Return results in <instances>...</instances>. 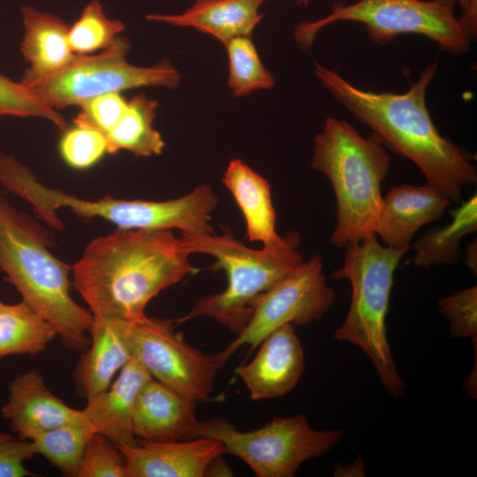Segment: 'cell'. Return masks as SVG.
Returning a JSON list of instances; mask_svg holds the SVG:
<instances>
[{
  "label": "cell",
  "instance_id": "3",
  "mask_svg": "<svg viewBox=\"0 0 477 477\" xmlns=\"http://www.w3.org/2000/svg\"><path fill=\"white\" fill-rule=\"evenodd\" d=\"M54 236L0 190V271L22 301L49 322L64 346L82 352L94 322L72 297V267L49 250Z\"/></svg>",
  "mask_w": 477,
  "mask_h": 477
},
{
  "label": "cell",
  "instance_id": "11",
  "mask_svg": "<svg viewBox=\"0 0 477 477\" xmlns=\"http://www.w3.org/2000/svg\"><path fill=\"white\" fill-rule=\"evenodd\" d=\"M129 344L132 358L153 379L196 403L210 398L221 368L216 353L189 344L176 331L173 320L147 316L130 321Z\"/></svg>",
  "mask_w": 477,
  "mask_h": 477
},
{
  "label": "cell",
  "instance_id": "13",
  "mask_svg": "<svg viewBox=\"0 0 477 477\" xmlns=\"http://www.w3.org/2000/svg\"><path fill=\"white\" fill-rule=\"evenodd\" d=\"M8 391V398L0 409L1 415L21 439L30 441L57 427L87 420L82 409L68 406L34 369L16 375Z\"/></svg>",
  "mask_w": 477,
  "mask_h": 477
},
{
  "label": "cell",
  "instance_id": "12",
  "mask_svg": "<svg viewBox=\"0 0 477 477\" xmlns=\"http://www.w3.org/2000/svg\"><path fill=\"white\" fill-rule=\"evenodd\" d=\"M254 359L236 368L253 400L282 397L297 385L305 369L302 344L292 324L267 335Z\"/></svg>",
  "mask_w": 477,
  "mask_h": 477
},
{
  "label": "cell",
  "instance_id": "14",
  "mask_svg": "<svg viewBox=\"0 0 477 477\" xmlns=\"http://www.w3.org/2000/svg\"><path fill=\"white\" fill-rule=\"evenodd\" d=\"M117 446L125 460L127 477H203L211 461L225 453L223 444L210 437L137 440L134 445Z\"/></svg>",
  "mask_w": 477,
  "mask_h": 477
},
{
  "label": "cell",
  "instance_id": "19",
  "mask_svg": "<svg viewBox=\"0 0 477 477\" xmlns=\"http://www.w3.org/2000/svg\"><path fill=\"white\" fill-rule=\"evenodd\" d=\"M24 36L21 53L29 64L20 83L28 87L33 82L54 74L70 63L75 54L68 40L69 26L59 17L37 11L30 5L21 8Z\"/></svg>",
  "mask_w": 477,
  "mask_h": 477
},
{
  "label": "cell",
  "instance_id": "10",
  "mask_svg": "<svg viewBox=\"0 0 477 477\" xmlns=\"http://www.w3.org/2000/svg\"><path fill=\"white\" fill-rule=\"evenodd\" d=\"M336 299L335 291L326 282L322 257L313 255L254 300L246 326L216 353L220 367L241 346L248 345L253 351L267 335L284 325L305 326L321 320Z\"/></svg>",
  "mask_w": 477,
  "mask_h": 477
},
{
  "label": "cell",
  "instance_id": "38",
  "mask_svg": "<svg viewBox=\"0 0 477 477\" xmlns=\"http://www.w3.org/2000/svg\"><path fill=\"white\" fill-rule=\"evenodd\" d=\"M309 2L310 0H295L296 4L303 6L307 5Z\"/></svg>",
  "mask_w": 477,
  "mask_h": 477
},
{
  "label": "cell",
  "instance_id": "39",
  "mask_svg": "<svg viewBox=\"0 0 477 477\" xmlns=\"http://www.w3.org/2000/svg\"><path fill=\"white\" fill-rule=\"evenodd\" d=\"M2 305H3V302L0 300V307H2Z\"/></svg>",
  "mask_w": 477,
  "mask_h": 477
},
{
  "label": "cell",
  "instance_id": "2",
  "mask_svg": "<svg viewBox=\"0 0 477 477\" xmlns=\"http://www.w3.org/2000/svg\"><path fill=\"white\" fill-rule=\"evenodd\" d=\"M171 230L117 228L95 238L72 267V284L95 317L140 321L161 292L198 272Z\"/></svg>",
  "mask_w": 477,
  "mask_h": 477
},
{
  "label": "cell",
  "instance_id": "26",
  "mask_svg": "<svg viewBox=\"0 0 477 477\" xmlns=\"http://www.w3.org/2000/svg\"><path fill=\"white\" fill-rule=\"evenodd\" d=\"M251 38L238 37L224 44L229 62L227 83L235 97L275 85L274 74L263 65Z\"/></svg>",
  "mask_w": 477,
  "mask_h": 477
},
{
  "label": "cell",
  "instance_id": "4",
  "mask_svg": "<svg viewBox=\"0 0 477 477\" xmlns=\"http://www.w3.org/2000/svg\"><path fill=\"white\" fill-rule=\"evenodd\" d=\"M390 162V153L375 134L364 137L344 119L326 118L314 137L311 166L327 177L335 193L332 246L344 248L375 235L382 185Z\"/></svg>",
  "mask_w": 477,
  "mask_h": 477
},
{
  "label": "cell",
  "instance_id": "31",
  "mask_svg": "<svg viewBox=\"0 0 477 477\" xmlns=\"http://www.w3.org/2000/svg\"><path fill=\"white\" fill-rule=\"evenodd\" d=\"M78 477H127L125 460L118 446L95 432L85 449Z\"/></svg>",
  "mask_w": 477,
  "mask_h": 477
},
{
  "label": "cell",
  "instance_id": "29",
  "mask_svg": "<svg viewBox=\"0 0 477 477\" xmlns=\"http://www.w3.org/2000/svg\"><path fill=\"white\" fill-rule=\"evenodd\" d=\"M59 152L70 167L77 170L87 169L107 153L106 137L92 127L74 125L63 132Z\"/></svg>",
  "mask_w": 477,
  "mask_h": 477
},
{
  "label": "cell",
  "instance_id": "6",
  "mask_svg": "<svg viewBox=\"0 0 477 477\" xmlns=\"http://www.w3.org/2000/svg\"><path fill=\"white\" fill-rule=\"evenodd\" d=\"M344 250L343 264L332 276L350 283L352 297L349 311L333 337L360 349L386 392L398 398L405 384L392 355L386 318L394 275L407 251L384 246L375 235Z\"/></svg>",
  "mask_w": 477,
  "mask_h": 477
},
{
  "label": "cell",
  "instance_id": "32",
  "mask_svg": "<svg viewBox=\"0 0 477 477\" xmlns=\"http://www.w3.org/2000/svg\"><path fill=\"white\" fill-rule=\"evenodd\" d=\"M127 102L119 92L96 96L82 103L74 125L89 126L106 135L123 115Z\"/></svg>",
  "mask_w": 477,
  "mask_h": 477
},
{
  "label": "cell",
  "instance_id": "34",
  "mask_svg": "<svg viewBox=\"0 0 477 477\" xmlns=\"http://www.w3.org/2000/svg\"><path fill=\"white\" fill-rule=\"evenodd\" d=\"M458 4L461 10L460 19L475 41L477 37V0H458Z\"/></svg>",
  "mask_w": 477,
  "mask_h": 477
},
{
  "label": "cell",
  "instance_id": "15",
  "mask_svg": "<svg viewBox=\"0 0 477 477\" xmlns=\"http://www.w3.org/2000/svg\"><path fill=\"white\" fill-rule=\"evenodd\" d=\"M450 203L427 184L393 186L382 197L375 236L384 246L408 251L417 231L440 220Z\"/></svg>",
  "mask_w": 477,
  "mask_h": 477
},
{
  "label": "cell",
  "instance_id": "7",
  "mask_svg": "<svg viewBox=\"0 0 477 477\" xmlns=\"http://www.w3.org/2000/svg\"><path fill=\"white\" fill-rule=\"evenodd\" d=\"M458 0H359L335 3L331 11L315 20H305L294 28V40L303 50L312 48L325 26L352 21L364 25L368 39L386 45L400 34H419L433 41L453 56L468 53L473 41L467 26L455 14Z\"/></svg>",
  "mask_w": 477,
  "mask_h": 477
},
{
  "label": "cell",
  "instance_id": "22",
  "mask_svg": "<svg viewBox=\"0 0 477 477\" xmlns=\"http://www.w3.org/2000/svg\"><path fill=\"white\" fill-rule=\"evenodd\" d=\"M451 220L428 229L411 243L413 254L409 262L416 268L430 269L453 265L461 259V241L477 231V195L474 193L450 213Z\"/></svg>",
  "mask_w": 477,
  "mask_h": 477
},
{
  "label": "cell",
  "instance_id": "20",
  "mask_svg": "<svg viewBox=\"0 0 477 477\" xmlns=\"http://www.w3.org/2000/svg\"><path fill=\"white\" fill-rule=\"evenodd\" d=\"M150 378L142 365L132 358L110 386L82 409L95 431L117 445L136 444L132 428L134 400L140 388Z\"/></svg>",
  "mask_w": 477,
  "mask_h": 477
},
{
  "label": "cell",
  "instance_id": "27",
  "mask_svg": "<svg viewBox=\"0 0 477 477\" xmlns=\"http://www.w3.org/2000/svg\"><path fill=\"white\" fill-rule=\"evenodd\" d=\"M124 29L123 22L106 16L99 0H92L69 26L68 40L75 54L87 55L108 48Z\"/></svg>",
  "mask_w": 477,
  "mask_h": 477
},
{
  "label": "cell",
  "instance_id": "28",
  "mask_svg": "<svg viewBox=\"0 0 477 477\" xmlns=\"http://www.w3.org/2000/svg\"><path fill=\"white\" fill-rule=\"evenodd\" d=\"M42 117L53 123L60 131L67 129L64 117L47 105L30 89L0 73V117Z\"/></svg>",
  "mask_w": 477,
  "mask_h": 477
},
{
  "label": "cell",
  "instance_id": "23",
  "mask_svg": "<svg viewBox=\"0 0 477 477\" xmlns=\"http://www.w3.org/2000/svg\"><path fill=\"white\" fill-rule=\"evenodd\" d=\"M157 102L143 94L133 96L120 119L105 135L107 153L116 154L126 150L137 156L162 154L165 143L161 133L155 129Z\"/></svg>",
  "mask_w": 477,
  "mask_h": 477
},
{
  "label": "cell",
  "instance_id": "30",
  "mask_svg": "<svg viewBox=\"0 0 477 477\" xmlns=\"http://www.w3.org/2000/svg\"><path fill=\"white\" fill-rule=\"evenodd\" d=\"M439 314L448 321L452 338L477 336V287L455 291L437 302Z\"/></svg>",
  "mask_w": 477,
  "mask_h": 477
},
{
  "label": "cell",
  "instance_id": "21",
  "mask_svg": "<svg viewBox=\"0 0 477 477\" xmlns=\"http://www.w3.org/2000/svg\"><path fill=\"white\" fill-rule=\"evenodd\" d=\"M240 208L246 224L249 241L262 246L280 244L284 236L276 230V212L269 182L240 159L231 160L223 178Z\"/></svg>",
  "mask_w": 477,
  "mask_h": 477
},
{
  "label": "cell",
  "instance_id": "37",
  "mask_svg": "<svg viewBox=\"0 0 477 477\" xmlns=\"http://www.w3.org/2000/svg\"><path fill=\"white\" fill-rule=\"evenodd\" d=\"M465 266L476 276L477 274V239L471 241L465 248Z\"/></svg>",
  "mask_w": 477,
  "mask_h": 477
},
{
  "label": "cell",
  "instance_id": "8",
  "mask_svg": "<svg viewBox=\"0 0 477 477\" xmlns=\"http://www.w3.org/2000/svg\"><path fill=\"white\" fill-rule=\"evenodd\" d=\"M344 435L340 429H314L304 414L274 417L262 427L241 431L225 418L199 421L193 438L219 440L225 453L244 461L258 477H292L305 461L320 457Z\"/></svg>",
  "mask_w": 477,
  "mask_h": 477
},
{
  "label": "cell",
  "instance_id": "36",
  "mask_svg": "<svg viewBox=\"0 0 477 477\" xmlns=\"http://www.w3.org/2000/svg\"><path fill=\"white\" fill-rule=\"evenodd\" d=\"M222 456H218L211 461L209 464L205 476H231L233 472L230 466L222 458Z\"/></svg>",
  "mask_w": 477,
  "mask_h": 477
},
{
  "label": "cell",
  "instance_id": "5",
  "mask_svg": "<svg viewBox=\"0 0 477 477\" xmlns=\"http://www.w3.org/2000/svg\"><path fill=\"white\" fill-rule=\"evenodd\" d=\"M180 238L190 254L212 255L216 261L209 269H223L227 285L220 292L199 299L186 314L173 320L175 324L206 316L238 334L249 321L254 300L305 261L299 251L297 231H289L276 246L259 250L245 246L226 228L222 234L181 233Z\"/></svg>",
  "mask_w": 477,
  "mask_h": 477
},
{
  "label": "cell",
  "instance_id": "16",
  "mask_svg": "<svg viewBox=\"0 0 477 477\" xmlns=\"http://www.w3.org/2000/svg\"><path fill=\"white\" fill-rule=\"evenodd\" d=\"M196 402L150 378L139 390L132 428L136 440L183 441L193 438L199 420Z\"/></svg>",
  "mask_w": 477,
  "mask_h": 477
},
{
  "label": "cell",
  "instance_id": "1",
  "mask_svg": "<svg viewBox=\"0 0 477 477\" xmlns=\"http://www.w3.org/2000/svg\"><path fill=\"white\" fill-rule=\"evenodd\" d=\"M438 62L428 64L406 92H374L360 88L337 71L314 63V72L333 98L372 130L386 148L412 161L427 185L452 202L477 184L473 155L443 137L427 106V91L437 74Z\"/></svg>",
  "mask_w": 477,
  "mask_h": 477
},
{
  "label": "cell",
  "instance_id": "25",
  "mask_svg": "<svg viewBox=\"0 0 477 477\" xmlns=\"http://www.w3.org/2000/svg\"><path fill=\"white\" fill-rule=\"evenodd\" d=\"M88 420L65 424L30 440L36 454L49 461L63 475L78 477L87 444L95 433Z\"/></svg>",
  "mask_w": 477,
  "mask_h": 477
},
{
  "label": "cell",
  "instance_id": "35",
  "mask_svg": "<svg viewBox=\"0 0 477 477\" xmlns=\"http://www.w3.org/2000/svg\"><path fill=\"white\" fill-rule=\"evenodd\" d=\"M363 460L358 458L354 462L347 465L337 464L334 467L333 475L339 477L365 476L366 474Z\"/></svg>",
  "mask_w": 477,
  "mask_h": 477
},
{
  "label": "cell",
  "instance_id": "18",
  "mask_svg": "<svg viewBox=\"0 0 477 477\" xmlns=\"http://www.w3.org/2000/svg\"><path fill=\"white\" fill-rule=\"evenodd\" d=\"M266 0H194L181 13H153L146 19L174 26L192 27L209 34L223 45L238 37H252L262 19Z\"/></svg>",
  "mask_w": 477,
  "mask_h": 477
},
{
  "label": "cell",
  "instance_id": "9",
  "mask_svg": "<svg viewBox=\"0 0 477 477\" xmlns=\"http://www.w3.org/2000/svg\"><path fill=\"white\" fill-rule=\"evenodd\" d=\"M131 44L117 36L95 56L77 55L59 72L40 79L27 87L49 107L59 110L82 103L99 95L143 87L175 88L180 73L169 62L140 67L126 60Z\"/></svg>",
  "mask_w": 477,
  "mask_h": 477
},
{
  "label": "cell",
  "instance_id": "24",
  "mask_svg": "<svg viewBox=\"0 0 477 477\" xmlns=\"http://www.w3.org/2000/svg\"><path fill=\"white\" fill-rule=\"evenodd\" d=\"M57 336L53 326L22 300L0 307V359L38 355Z\"/></svg>",
  "mask_w": 477,
  "mask_h": 477
},
{
  "label": "cell",
  "instance_id": "17",
  "mask_svg": "<svg viewBox=\"0 0 477 477\" xmlns=\"http://www.w3.org/2000/svg\"><path fill=\"white\" fill-rule=\"evenodd\" d=\"M130 321L94 316L90 344L80 352L73 372L79 396L89 401L105 391L132 359Z\"/></svg>",
  "mask_w": 477,
  "mask_h": 477
},
{
  "label": "cell",
  "instance_id": "33",
  "mask_svg": "<svg viewBox=\"0 0 477 477\" xmlns=\"http://www.w3.org/2000/svg\"><path fill=\"white\" fill-rule=\"evenodd\" d=\"M35 455L31 441L17 439L0 430V477L34 476L24 462Z\"/></svg>",
  "mask_w": 477,
  "mask_h": 477
}]
</instances>
